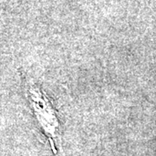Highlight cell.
Returning <instances> with one entry per match:
<instances>
[{"instance_id": "obj_1", "label": "cell", "mask_w": 156, "mask_h": 156, "mask_svg": "<svg viewBox=\"0 0 156 156\" xmlns=\"http://www.w3.org/2000/svg\"><path fill=\"white\" fill-rule=\"evenodd\" d=\"M29 98L32 103L35 113L39 122L43 127L45 134L50 140L51 149L54 154H57L56 142L61 145L60 124L53 111V108L44 94L33 85H30L28 89Z\"/></svg>"}]
</instances>
